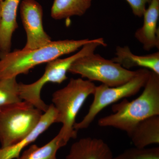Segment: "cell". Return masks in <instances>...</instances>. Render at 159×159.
Instances as JSON below:
<instances>
[{
    "mask_svg": "<svg viewBox=\"0 0 159 159\" xmlns=\"http://www.w3.org/2000/svg\"><path fill=\"white\" fill-rule=\"evenodd\" d=\"M136 148H142L159 144V116H155L139 122L128 135Z\"/></svg>",
    "mask_w": 159,
    "mask_h": 159,
    "instance_id": "cell-14",
    "label": "cell"
},
{
    "mask_svg": "<svg viewBox=\"0 0 159 159\" xmlns=\"http://www.w3.org/2000/svg\"><path fill=\"white\" fill-rule=\"evenodd\" d=\"M107 44L102 38L92 39V41L81 48L77 53L64 58H56L47 63L44 73L35 82L29 84L19 83V92L21 99L32 104L45 112L49 107L41 97L42 89L49 83L61 84L67 79V73L75 61L89 54H93L100 46Z\"/></svg>",
    "mask_w": 159,
    "mask_h": 159,
    "instance_id": "cell-3",
    "label": "cell"
},
{
    "mask_svg": "<svg viewBox=\"0 0 159 159\" xmlns=\"http://www.w3.org/2000/svg\"><path fill=\"white\" fill-rule=\"evenodd\" d=\"M148 69L137 70L136 74L130 80L118 86L109 87L102 84L96 86L93 95V100L88 112L80 122H76V131L88 128L101 111L109 105L126 97H131L144 87L150 75Z\"/></svg>",
    "mask_w": 159,
    "mask_h": 159,
    "instance_id": "cell-6",
    "label": "cell"
},
{
    "mask_svg": "<svg viewBox=\"0 0 159 159\" xmlns=\"http://www.w3.org/2000/svg\"><path fill=\"white\" fill-rule=\"evenodd\" d=\"M152 0H126L136 16L142 17L145 13L147 4L149 5Z\"/></svg>",
    "mask_w": 159,
    "mask_h": 159,
    "instance_id": "cell-19",
    "label": "cell"
},
{
    "mask_svg": "<svg viewBox=\"0 0 159 159\" xmlns=\"http://www.w3.org/2000/svg\"><path fill=\"white\" fill-rule=\"evenodd\" d=\"M42 115L41 111L23 100L1 109V147L10 146L25 139L36 127Z\"/></svg>",
    "mask_w": 159,
    "mask_h": 159,
    "instance_id": "cell-5",
    "label": "cell"
},
{
    "mask_svg": "<svg viewBox=\"0 0 159 159\" xmlns=\"http://www.w3.org/2000/svg\"><path fill=\"white\" fill-rule=\"evenodd\" d=\"M92 39L52 41L49 44L39 48L16 49L12 52L0 54V80L28 74L34 67L73 53L91 42Z\"/></svg>",
    "mask_w": 159,
    "mask_h": 159,
    "instance_id": "cell-2",
    "label": "cell"
},
{
    "mask_svg": "<svg viewBox=\"0 0 159 159\" xmlns=\"http://www.w3.org/2000/svg\"><path fill=\"white\" fill-rule=\"evenodd\" d=\"M20 13L27 42L23 49L32 50L41 48L52 42L43 26V9L35 0H23L20 5Z\"/></svg>",
    "mask_w": 159,
    "mask_h": 159,
    "instance_id": "cell-8",
    "label": "cell"
},
{
    "mask_svg": "<svg viewBox=\"0 0 159 159\" xmlns=\"http://www.w3.org/2000/svg\"><path fill=\"white\" fill-rule=\"evenodd\" d=\"M92 0H54L51 15L55 20L82 16L92 5Z\"/></svg>",
    "mask_w": 159,
    "mask_h": 159,
    "instance_id": "cell-15",
    "label": "cell"
},
{
    "mask_svg": "<svg viewBox=\"0 0 159 159\" xmlns=\"http://www.w3.org/2000/svg\"><path fill=\"white\" fill-rule=\"evenodd\" d=\"M4 1H5V0H0V3L2 2H3Z\"/></svg>",
    "mask_w": 159,
    "mask_h": 159,
    "instance_id": "cell-21",
    "label": "cell"
},
{
    "mask_svg": "<svg viewBox=\"0 0 159 159\" xmlns=\"http://www.w3.org/2000/svg\"><path fill=\"white\" fill-rule=\"evenodd\" d=\"M0 21H1V6H0Z\"/></svg>",
    "mask_w": 159,
    "mask_h": 159,
    "instance_id": "cell-20",
    "label": "cell"
},
{
    "mask_svg": "<svg viewBox=\"0 0 159 159\" xmlns=\"http://www.w3.org/2000/svg\"><path fill=\"white\" fill-rule=\"evenodd\" d=\"M112 60L129 70L135 67H141L159 74V52L145 55L133 54L127 46H118L116 56Z\"/></svg>",
    "mask_w": 159,
    "mask_h": 159,
    "instance_id": "cell-13",
    "label": "cell"
},
{
    "mask_svg": "<svg viewBox=\"0 0 159 159\" xmlns=\"http://www.w3.org/2000/svg\"><path fill=\"white\" fill-rule=\"evenodd\" d=\"M67 144L61 135L58 134L49 142L41 147L31 145L16 159H58L57 152Z\"/></svg>",
    "mask_w": 159,
    "mask_h": 159,
    "instance_id": "cell-16",
    "label": "cell"
},
{
    "mask_svg": "<svg viewBox=\"0 0 159 159\" xmlns=\"http://www.w3.org/2000/svg\"><path fill=\"white\" fill-rule=\"evenodd\" d=\"M20 0H5L0 3V54L11 51V39L18 28L17 11Z\"/></svg>",
    "mask_w": 159,
    "mask_h": 159,
    "instance_id": "cell-12",
    "label": "cell"
},
{
    "mask_svg": "<svg viewBox=\"0 0 159 159\" xmlns=\"http://www.w3.org/2000/svg\"><path fill=\"white\" fill-rule=\"evenodd\" d=\"M57 112L53 104L49 105L43 112L39 122L33 131L25 139L13 145L0 147V159H16L20 156L23 149L34 142L52 124L56 123Z\"/></svg>",
    "mask_w": 159,
    "mask_h": 159,
    "instance_id": "cell-9",
    "label": "cell"
},
{
    "mask_svg": "<svg viewBox=\"0 0 159 159\" xmlns=\"http://www.w3.org/2000/svg\"><path fill=\"white\" fill-rule=\"evenodd\" d=\"M69 72L78 74L91 81H99L107 86L116 87L131 79L137 70H127L111 59H106L94 53L77 60Z\"/></svg>",
    "mask_w": 159,
    "mask_h": 159,
    "instance_id": "cell-7",
    "label": "cell"
},
{
    "mask_svg": "<svg viewBox=\"0 0 159 159\" xmlns=\"http://www.w3.org/2000/svg\"><path fill=\"white\" fill-rule=\"evenodd\" d=\"M113 157L111 149L103 140L85 137L72 144L65 159H111Z\"/></svg>",
    "mask_w": 159,
    "mask_h": 159,
    "instance_id": "cell-10",
    "label": "cell"
},
{
    "mask_svg": "<svg viewBox=\"0 0 159 159\" xmlns=\"http://www.w3.org/2000/svg\"><path fill=\"white\" fill-rule=\"evenodd\" d=\"M142 94L132 101L124 99L112 107L113 113L98 121L101 127L120 129L129 134L139 123L159 116V74L150 71Z\"/></svg>",
    "mask_w": 159,
    "mask_h": 159,
    "instance_id": "cell-1",
    "label": "cell"
},
{
    "mask_svg": "<svg viewBox=\"0 0 159 159\" xmlns=\"http://www.w3.org/2000/svg\"><path fill=\"white\" fill-rule=\"evenodd\" d=\"M143 25L136 31L135 37L149 51L159 48V31L157 22L159 17V0H152L143 16Z\"/></svg>",
    "mask_w": 159,
    "mask_h": 159,
    "instance_id": "cell-11",
    "label": "cell"
},
{
    "mask_svg": "<svg viewBox=\"0 0 159 159\" xmlns=\"http://www.w3.org/2000/svg\"><path fill=\"white\" fill-rule=\"evenodd\" d=\"M21 101L16 77L0 80V110Z\"/></svg>",
    "mask_w": 159,
    "mask_h": 159,
    "instance_id": "cell-17",
    "label": "cell"
},
{
    "mask_svg": "<svg viewBox=\"0 0 159 159\" xmlns=\"http://www.w3.org/2000/svg\"><path fill=\"white\" fill-rule=\"evenodd\" d=\"M111 159H159V148H129Z\"/></svg>",
    "mask_w": 159,
    "mask_h": 159,
    "instance_id": "cell-18",
    "label": "cell"
},
{
    "mask_svg": "<svg viewBox=\"0 0 159 159\" xmlns=\"http://www.w3.org/2000/svg\"><path fill=\"white\" fill-rule=\"evenodd\" d=\"M96 86L90 80L71 78L64 87L52 95V104L57 112L56 123H61L59 133L66 144L77 137L74 129L77 114L89 96L93 95Z\"/></svg>",
    "mask_w": 159,
    "mask_h": 159,
    "instance_id": "cell-4",
    "label": "cell"
}]
</instances>
